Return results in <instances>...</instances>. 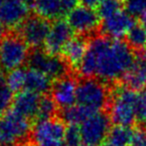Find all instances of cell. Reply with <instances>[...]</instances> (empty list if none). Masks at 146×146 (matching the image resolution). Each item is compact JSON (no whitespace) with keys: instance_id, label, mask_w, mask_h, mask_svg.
Here are the masks:
<instances>
[{"instance_id":"1","label":"cell","mask_w":146,"mask_h":146,"mask_svg":"<svg viewBox=\"0 0 146 146\" xmlns=\"http://www.w3.org/2000/svg\"><path fill=\"white\" fill-rule=\"evenodd\" d=\"M135 58V52L125 41L97 35L89 40L78 72L82 78H97L115 85L130 70Z\"/></svg>"},{"instance_id":"2","label":"cell","mask_w":146,"mask_h":146,"mask_svg":"<svg viewBox=\"0 0 146 146\" xmlns=\"http://www.w3.org/2000/svg\"><path fill=\"white\" fill-rule=\"evenodd\" d=\"M112 99V87L97 78H81L78 82L76 102L94 112L108 111Z\"/></svg>"},{"instance_id":"3","label":"cell","mask_w":146,"mask_h":146,"mask_svg":"<svg viewBox=\"0 0 146 146\" xmlns=\"http://www.w3.org/2000/svg\"><path fill=\"white\" fill-rule=\"evenodd\" d=\"M138 91L123 86L112 87V99L108 109L111 122L118 126L130 127L136 122V100Z\"/></svg>"},{"instance_id":"4","label":"cell","mask_w":146,"mask_h":146,"mask_svg":"<svg viewBox=\"0 0 146 146\" xmlns=\"http://www.w3.org/2000/svg\"><path fill=\"white\" fill-rule=\"evenodd\" d=\"M30 120L13 109L0 116V146H17L31 140Z\"/></svg>"},{"instance_id":"5","label":"cell","mask_w":146,"mask_h":146,"mask_svg":"<svg viewBox=\"0 0 146 146\" xmlns=\"http://www.w3.org/2000/svg\"><path fill=\"white\" fill-rule=\"evenodd\" d=\"M26 63L29 69L39 71L54 81L72 73V68L62 56L51 55L41 49H32Z\"/></svg>"},{"instance_id":"6","label":"cell","mask_w":146,"mask_h":146,"mask_svg":"<svg viewBox=\"0 0 146 146\" xmlns=\"http://www.w3.org/2000/svg\"><path fill=\"white\" fill-rule=\"evenodd\" d=\"M29 46L16 32L7 33L0 41V61L4 70L11 71L27 62Z\"/></svg>"},{"instance_id":"7","label":"cell","mask_w":146,"mask_h":146,"mask_svg":"<svg viewBox=\"0 0 146 146\" xmlns=\"http://www.w3.org/2000/svg\"><path fill=\"white\" fill-rule=\"evenodd\" d=\"M67 22L77 35L91 39L99 35L100 17L97 11L84 5L73 8L67 13Z\"/></svg>"},{"instance_id":"8","label":"cell","mask_w":146,"mask_h":146,"mask_svg":"<svg viewBox=\"0 0 146 146\" xmlns=\"http://www.w3.org/2000/svg\"><path fill=\"white\" fill-rule=\"evenodd\" d=\"M108 111H100L90 116L80 126L82 142L85 146H102L105 144L111 129Z\"/></svg>"},{"instance_id":"9","label":"cell","mask_w":146,"mask_h":146,"mask_svg":"<svg viewBox=\"0 0 146 146\" xmlns=\"http://www.w3.org/2000/svg\"><path fill=\"white\" fill-rule=\"evenodd\" d=\"M50 28V21L37 14H32L17 27L15 32L22 37L29 47L32 49H40L45 45Z\"/></svg>"},{"instance_id":"10","label":"cell","mask_w":146,"mask_h":146,"mask_svg":"<svg viewBox=\"0 0 146 146\" xmlns=\"http://www.w3.org/2000/svg\"><path fill=\"white\" fill-rule=\"evenodd\" d=\"M77 86L78 82L72 73L53 82L50 95L58 108L60 107L62 110L74 105L76 102Z\"/></svg>"},{"instance_id":"11","label":"cell","mask_w":146,"mask_h":146,"mask_svg":"<svg viewBox=\"0 0 146 146\" xmlns=\"http://www.w3.org/2000/svg\"><path fill=\"white\" fill-rule=\"evenodd\" d=\"M66 126L65 122L59 116L51 119L37 121L31 133V140L34 143L41 144L48 141H60L64 140Z\"/></svg>"},{"instance_id":"12","label":"cell","mask_w":146,"mask_h":146,"mask_svg":"<svg viewBox=\"0 0 146 146\" xmlns=\"http://www.w3.org/2000/svg\"><path fill=\"white\" fill-rule=\"evenodd\" d=\"M73 37V30L68 22L57 19L51 24L50 32L44 45L45 51L51 55L62 54L64 48Z\"/></svg>"},{"instance_id":"13","label":"cell","mask_w":146,"mask_h":146,"mask_svg":"<svg viewBox=\"0 0 146 146\" xmlns=\"http://www.w3.org/2000/svg\"><path fill=\"white\" fill-rule=\"evenodd\" d=\"M134 17L126 10H121L112 16L102 20L100 24V32L103 36L112 39H120L127 34L132 26L135 24Z\"/></svg>"},{"instance_id":"14","label":"cell","mask_w":146,"mask_h":146,"mask_svg":"<svg viewBox=\"0 0 146 146\" xmlns=\"http://www.w3.org/2000/svg\"><path fill=\"white\" fill-rule=\"evenodd\" d=\"M29 10L22 0H5L0 6V22L6 28L16 29L29 16Z\"/></svg>"},{"instance_id":"15","label":"cell","mask_w":146,"mask_h":146,"mask_svg":"<svg viewBox=\"0 0 146 146\" xmlns=\"http://www.w3.org/2000/svg\"><path fill=\"white\" fill-rule=\"evenodd\" d=\"M135 62L122 81L126 87L135 91H141L146 86V51L135 53Z\"/></svg>"},{"instance_id":"16","label":"cell","mask_w":146,"mask_h":146,"mask_svg":"<svg viewBox=\"0 0 146 146\" xmlns=\"http://www.w3.org/2000/svg\"><path fill=\"white\" fill-rule=\"evenodd\" d=\"M89 40L87 37L76 35L66 45L62 52V57L67 61L72 70L78 69L85 56Z\"/></svg>"},{"instance_id":"17","label":"cell","mask_w":146,"mask_h":146,"mask_svg":"<svg viewBox=\"0 0 146 146\" xmlns=\"http://www.w3.org/2000/svg\"><path fill=\"white\" fill-rule=\"evenodd\" d=\"M40 98V95L33 92L21 91L13 99L12 109L29 120L36 118Z\"/></svg>"},{"instance_id":"18","label":"cell","mask_w":146,"mask_h":146,"mask_svg":"<svg viewBox=\"0 0 146 146\" xmlns=\"http://www.w3.org/2000/svg\"><path fill=\"white\" fill-rule=\"evenodd\" d=\"M52 84V80L47 75L28 68L23 91L33 92L38 95H46L49 94V91H51Z\"/></svg>"},{"instance_id":"19","label":"cell","mask_w":146,"mask_h":146,"mask_svg":"<svg viewBox=\"0 0 146 146\" xmlns=\"http://www.w3.org/2000/svg\"><path fill=\"white\" fill-rule=\"evenodd\" d=\"M33 9L37 15L49 21L60 19L65 14L61 0H35Z\"/></svg>"},{"instance_id":"20","label":"cell","mask_w":146,"mask_h":146,"mask_svg":"<svg viewBox=\"0 0 146 146\" xmlns=\"http://www.w3.org/2000/svg\"><path fill=\"white\" fill-rule=\"evenodd\" d=\"M95 113L97 112H94L89 108L77 104V105H73L61 110L60 118L65 123H68L69 125L71 124L78 125V124H82L85 120H87L90 116Z\"/></svg>"},{"instance_id":"21","label":"cell","mask_w":146,"mask_h":146,"mask_svg":"<svg viewBox=\"0 0 146 146\" xmlns=\"http://www.w3.org/2000/svg\"><path fill=\"white\" fill-rule=\"evenodd\" d=\"M133 129L126 126L115 125L110 129L105 144L107 146H130Z\"/></svg>"},{"instance_id":"22","label":"cell","mask_w":146,"mask_h":146,"mask_svg":"<svg viewBox=\"0 0 146 146\" xmlns=\"http://www.w3.org/2000/svg\"><path fill=\"white\" fill-rule=\"evenodd\" d=\"M126 43L135 53L146 51V30L141 23H135L126 34Z\"/></svg>"},{"instance_id":"23","label":"cell","mask_w":146,"mask_h":146,"mask_svg":"<svg viewBox=\"0 0 146 146\" xmlns=\"http://www.w3.org/2000/svg\"><path fill=\"white\" fill-rule=\"evenodd\" d=\"M57 113H58V106L56 105L50 94L41 96L36 114L37 121H43V120L54 118L56 117Z\"/></svg>"},{"instance_id":"24","label":"cell","mask_w":146,"mask_h":146,"mask_svg":"<svg viewBox=\"0 0 146 146\" xmlns=\"http://www.w3.org/2000/svg\"><path fill=\"white\" fill-rule=\"evenodd\" d=\"M27 69L25 68H16L13 69L9 72L8 76L6 77L7 85L9 89L13 93H19L22 90H24L25 80H26Z\"/></svg>"},{"instance_id":"25","label":"cell","mask_w":146,"mask_h":146,"mask_svg":"<svg viewBox=\"0 0 146 146\" xmlns=\"http://www.w3.org/2000/svg\"><path fill=\"white\" fill-rule=\"evenodd\" d=\"M13 92L7 85L5 75L0 72V116H2L9 110V107L13 103Z\"/></svg>"},{"instance_id":"26","label":"cell","mask_w":146,"mask_h":146,"mask_svg":"<svg viewBox=\"0 0 146 146\" xmlns=\"http://www.w3.org/2000/svg\"><path fill=\"white\" fill-rule=\"evenodd\" d=\"M124 8L123 0H103L97 7V13L100 19H105L116 14Z\"/></svg>"},{"instance_id":"27","label":"cell","mask_w":146,"mask_h":146,"mask_svg":"<svg viewBox=\"0 0 146 146\" xmlns=\"http://www.w3.org/2000/svg\"><path fill=\"white\" fill-rule=\"evenodd\" d=\"M136 122L139 126L146 127V91H138L137 100H136Z\"/></svg>"},{"instance_id":"28","label":"cell","mask_w":146,"mask_h":146,"mask_svg":"<svg viewBox=\"0 0 146 146\" xmlns=\"http://www.w3.org/2000/svg\"><path fill=\"white\" fill-rule=\"evenodd\" d=\"M124 9L133 17L146 14V0H123Z\"/></svg>"},{"instance_id":"29","label":"cell","mask_w":146,"mask_h":146,"mask_svg":"<svg viewBox=\"0 0 146 146\" xmlns=\"http://www.w3.org/2000/svg\"><path fill=\"white\" fill-rule=\"evenodd\" d=\"M64 141L67 146H81L82 136L79 126L74 124L67 126L64 135Z\"/></svg>"},{"instance_id":"30","label":"cell","mask_w":146,"mask_h":146,"mask_svg":"<svg viewBox=\"0 0 146 146\" xmlns=\"http://www.w3.org/2000/svg\"><path fill=\"white\" fill-rule=\"evenodd\" d=\"M130 146H146V127L138 126L133 130V137Z\"/></svg>"},{"instance_id":"31","label":"cell","mask_w":146,"mask_h":146,"mask_svg":"<svg viewBox=\"0 0 146 146\" xmlns=\"http://www.w3.org/2000/svg\"><path fill=\"white\" fill-rule=\"evenodd\" d=\"M79 1L80 0H61L63 9H64L65 13L69 12V11H71L73 8L77 7V4H78Z\"/></svg>"},{"instance_id":"32","label":"cell","mask_w":146,"mask_h":146,"mask_svg":"<svg viewBox=\"0 0 146 146\" xmlns=\"http://www.w3.org/2000/svg\"><path fill=\"white\" fill-rule=\"evenodd\" d=\"M82 3V5L86 7H89V8H93V7H98L100 5V3L103 1V0H80Z\"/></svg>"},{"instance_id":"33","label":"cell","mask_w":146,"mask_h":146,"mask_svg":"<svg viewBox=\"0 0 146 146\" xmlns=\"http://www.w3.org/2000/svg\"><path fill=\"white\" fill-rule=\"evenodd\" d=\"M37 146H67L64 140H60V141H48V142H43L41 144H38Z\"/></svg>"},{"instance_id":"34","label":"cell","mask_w":146,"mask_h":146,"mask_svg":"<svg viewBox=\"0 0 146 146\" xmlns=\"http://www.w3.org/2000/svg\"><path fill=\"white\" fill-rule=\"evenodd\" d=\"M6 34H7L6 33V27H5L2 23L0 22V41L4 38Z\"/></svg>"},{"instance_id":"35","label":"cell","mask_w":146,"mask_h":146,"mask_svg":"<svg viewBox=\"0 0 146 146\" xmlns=\"http://www.w3.org/2000/svg\"><path fill=\"white\" fill-rule=\"evenodd\" d=\"M22 1L25 3V5H26L29 9H31V8H33V7H34L35 0H22Z\"/></svg>"},{"instance_id":"36","label":"cell","mask_w":146,"mask_h":146,"mask_svg":"<svg viewBox=\"0 0 146 146\" xmlns=\"http://www.w3.org/2000/svg\"><path fill=\"white\" fill-rule=\"evenodd\" d=\"M17 146H37V144L34 143L32 140H28V141L23 142V143L19 144V145H17Z\"/></svg>"},{"instance_id":"37","label":"cell","mask_w":146,"mask_h":146,"mask_svg":"<svg viewBox=\"0 0 146 146\" xmlns=\"http://www.w3.org/2000/svg\"><path fill=\"white\" fill-rule=\"evenodd\" d=\"M141 24L143 25V27L146 30V14H144L143 16L141 17Z\"/></svg>"},{"instance_id":"38","label":"cell","mask_w":146,"mask_h":146,"mask_svg":"<svg viewBox=\"0 0 146 146\" xmlns=\"http://www.w3.org/2000/svg\"><path fill=\"white\" fill-rule=\"evenodd\" d=\"M4 1H5V0H0V6L3 4V2H4Z\"/></svg>"},{"instance_id":"39","label":"cell","mask_w":146,"mask_h":146,"mask_svg":"<svg viewBox=\"0 0 146 146\" xmlns=\"http://www.w3.org/2000/svg\"><path fill=\"white\" fill-rule=\"evenodd\" d=\"M102 146H107V145H106V144H103V145H102Z\"/></svg>"},{"instance_id":"40","label":"cell","mask_w":146,"mask_h":146,"mask_svg":"<svg viewBox=\"0 0 146 146\" xmlns=\"http://www.w3.org/2000/svg\"><path fill=\"white\" fill-rule=\"evenodd\" d=\"M0 66H1V61H0Z\"/></svg>"},{"instance_id":"41","label":"cell","mask_w":146,"mask_h":146,"mask_svg":"<svg viewBox=\"0 0 146 146\" xmlns=\"http://www.w3.org/2000/svg\"><path fill=\"white\" fill-rule=\"evenodd\" d=\"M81 146H82V145H81ZM83 146H85V145H83Z\"/></svg>"}]
</instances>
